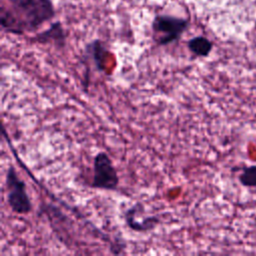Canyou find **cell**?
Listing matches in <instances>:
<instances>
[{
	"mask_svg": "<svg viewBox=\"0 0 256 256\" xmlns=\"http://www.w3.org/2000/svg\"><path fill=\"white\" fill-rule=\"evenodd\" d=\"M187 46L193 55L197 57H207L213 48V43L204 36H196L187 42Z\"/></svg>",
	"mask_w": 256,
	"mask_h": 256,
	"instance_id": "cell-7",
	"label": "cell"
},
{
	"mask_svg": "<svg viewBox=\"0 0 256 256\" xmlns=\"http://www.w3.org/2000/svg\"><path fill=\"white\" fill-rule=\"evenodd\" d=\"M86 54L90 56L95 64V67L98 71L104 70V62H105V55L107 54V49L102 41L99 39H95L92 42L88 43L86 46Z\"/></svg>",
	"mask_w": 256,
	"mask_h": 256,
	"instance_id": "cell-6",
	"label": "cell"
},
{
	"mask_svg": "<svg viewBox=\"0 0 256 256\" xmlns=\"http://www.w3.org/2000/svg\"><path fill=\"white\" fill-rule=\"evenodd\" d=\"M189 21L171 15H157L152 22L154 39L158 45L164 46L177 41L187 30Z\"/></svg>",
	"mask_w": 256,
	"mask_h": 256,
	"instance_id": "cell-2",
	"label": "cell"
},
{
	"mask_svg": "<svg viewBox=\"0 0 256 256\" xmlns=\"http://www.w3.org/2000/svg\"><path fill=\"white\" fill-rule=\"evenodd\" d=\"M239 181L245 187L256 188V165L244 167L239 175Z\"/></svg>",
	"mask_w": 256,
	"mask_h": 256,
	"instance_id": "cell-8",
	"label": "cell"
},
{
	"mask_svg": "<svg viewBox=\"0 0 256 256\" xmlns=\"http://www.w3.org/2000/svg\"><path fill=\"white\" fill-rule=\"evenodd\" d=\"M31 0H8L9 4L11 5V8H19L22 7L23 5L27 4Z\"/></svg>",
	"mask_w": 256,
	"mask_h": 256,
	"instance_id": "cell-9",
	"label": "cell"
},
{
	"mask_svg": "<svg viewBox=\"0 0 256 256\" xmlns=\"http://www.w3.org/2000/svg\"><path fill=\"white\" fill-rule=\"evenodd\" d=\"M55 16L51 0H31L19 8L1 7L0 23L8 33L22 35L38 29Z\"/></svg>",
	"mask_w": 256,
	"mask_h": 256,
	"instance_id": "cell-1",
	"label": "cell"
},
{
	"mask_svg": "<svg viewBox=\"0 0 256 256\" xmlns=\"http://www.w3.org/2000/svg\"><path fill=\"white\" fill-rule=\"evenodd\" d=\"M66 35L62 24L59 21H56L50 25V27L44 30L41 33H38L34 38L33 41L46 44V43H54L59 47L65 46Z\"/></svg>",
	"mask_w": 256,
	"mask_h": 256,
	"instance_id": "cell-5",
	"label": "cell"
},
{
	"mask_svg": "<svg viewBox=\"0 0 256 256\" xmlns=\"http://www.w3.org/2000/svg\"><path fill=\"white\" fill-rule=\"evenodd\" d=\"M7 202L11 210L20 215L31 212L32 203L26 190L25 182L19 178L15 168L10 166L6 174Z\"/></svg>",
	"mask_w": 256,
	"mask_h": 256,
	"instance_id": "cell-3",
	"label": "cell"
},
{
	"mask_svg": "<svg viewBox=\"0 0 256 256\" xmlns=\"http://www.w3.org/2000/svg\"><path fill=\"white\" fill-rule=\"evenodd\" d=\"M119 185V176L109 155L98 152L93 159V176L90 186L95 189L113 191Z\"/></svg>",
	"mask_w": 256,
	"mask_h": 256,
	"instance_id": "cell-4",
	"label": "cell"
}]
</instances>
